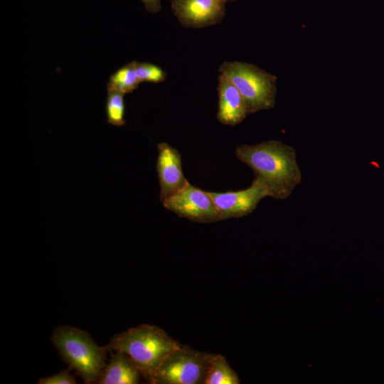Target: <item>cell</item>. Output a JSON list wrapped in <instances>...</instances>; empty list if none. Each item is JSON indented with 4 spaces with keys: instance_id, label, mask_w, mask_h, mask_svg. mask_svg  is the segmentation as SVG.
I'll use <instances>...</instances> for the list:
<instances>
[{
    "instance_id": "cell-18",
    "label": "cell",
    "mask_w": 384,
    "mask_h": 384,
    "mask_svg": "<svg viewBox=\"0 0 384 384\" xmlns=\"http://www.w3.org/2000/svg\"><path fill=\"white\" fill-rule=\"evenodd\" d=\"M228 1H236V0H228Z\"/></svg>"
},
{
    "instance_id": "cell-3",
    "label": "cell",
    "mask_w": 384,
    "mask_h": 384,
    "mask_svg": "<svg viewBox=\"0 0 384 384\" xmlns=\"http://www.w3.org/2000/svg\"><path fill=\"white\" fill-rule=\"evenodd\" d=\"M51 341L63 360L85 383H97L106 366L105 347L98 346L87 331L68 326H58Z\"/></svg>"
},
{
    "instance_id": "cell-11",
    "label": "cell",
    "mask_w": 384,
    "mask_h": 384,
    "mask_svg": "<svg viewBox=\"0 0 384 384\" xmlns=\"http://www.w3.org/2000/svg\"><path fill=\"white\" fill-rule=\"evenodd\" d=\"M104 368L98 384H137L142 376L134 362L126 353L114 351Z\"/></svg>"
},
{
    "instance_id": "cell-8",
    "label": "cell",
    "mask_w": 384,
    "mask_h": 384,
    "mask_svg": "<svg viewBox=\"0 0 384 384\" xmlns=\"http://www.w3.org/2000/svg\"><path fill=\"white\" fill-rule=\"evenodd\" d=\"M208 193L220 215L221 220L245 216L256 208L262 198L269 197L267 189L255 179L246 189Z\"/></svg>"
},
{
    "instance_id": "cell-15",
    "label": "cell",
    "mask_w": 384,
    "mask_h": 384,
    "mask_svg": "<svg viewBox=\"0 0 384 384\" xmlns=\"http://www.w3.org/2000/svg\"><path fill=\"white\" fill-rule=\"evenodd\" d=\"M136 72L140 83L144 81L159 83L166 78V73L160 67L146 62H137Z\"/></svg>"
},
{
    "instance_id": "cell-14",
    "label": "cell",
    "mask_w": 384,
    "mask_h": 384,
    "mask_svg": "<svg viewBox=\"0 0 384 384\" xmlns=\"http://www.w3.org/2000/svg\"><path fill=\"white\" fill-rule=\"evenodd\" d=\"M124 94L115 90H107L106 115L107 122L114 126H122L125 123Z\"/></svg>"
},
{
    "instance_id": "cell-16",
    "label": "cell",
    "mask_w": 384,
    "mask_h": 384,
    "mask_svg": "<svg viewBox=\"0 0 384 384\" xmlns=\"http://www.w3.org/2000/svg\"><path fill=\"white\" fill-rule=\"evenodd\" d=\"M38 384H75L74 377L68 371L62 370L58 373L41 378Z\"/></svg>"
},
{
    "instance_id": "cell-2",
    "label": "cell",
    "mask_w": 384,
    "mask_h": 384,
    "mask_svg": "<svg viewBox=\"0 0 384 384\" xmlns=\"http://www.w3.org/2000/svg\"><path fill=\"white\" fill-rule=\"evenodd\" d=\"M181 346L159 327L141 324L115 334L104 347L107 352L119 351L129 356L142 377L151 383L164 360Z\"/></svg>"
},
{
    "instance_id": "cell-13",
    "label": "cell",
    "mask_w": 384,
    "mask_h": 384,
    "mask_svg": "<svg viewBox=\"0 0 384 384\" xmlns=\"http://www.w3.org/2000/svg\"><path fill=\"white\" fill-rule=\"evenodd\" d=\"M136 65L137 61H132L114 73L107 82V90H115L124 95L135 90L140 83Z\"/></svg>"
},
{
    "instance_id": "cell-10",
    "label": "cell",
    "mask_w": 384,
    "mask_h": 384,
    "mask_svg": "<svg viewBox=\"0 0 384 384\" xmlns=\"http://www.w3.org/2000/svg\"><path fill=\"white\" fill-rule=\"evenodd\" d=\"M218 121L231 126L242 122L247 114L245 100L238 89L223 74L218 76Z\"/></svg>"
},
{
    "instance_id": "cell-12",
    "label": "cell",
    "mask_w": 384,
    "mask_h": 384,
    "mask_svg": "<svg viewBox=\"0 0 384 384\" xmlns=\"http://www.w3.org/2000/svg\"><path fill=\"white\" fill-rule=\"evenodd\" d=\"M237 373L220 354H210L204 384H239Z\"/></svg>"
},
{
    "instance_id": "cell-1",
    "label": "cell",
    "mask_w": 384,
    "mask_h": 384,
    "mask_svg": "<svg viewBox=\"0 0 384 384\" xmlns=\"http://www.w3.org/2000/svg\"><path fill=\"white\" fill-rule=\"evenodd\" d=\"M235 155L252 169L254 179L267 189L269 197L286 199L301 182L294 149L280 142L242 145L236 149Z\"/></svg>"
},
{
    "instance_id": "cell-17",
    "label": "cell",
    "mask_w": 384,
    "mask_h": 384,
    "mask_svg": "<svg viewBox=\"0 0 384 384\" xmlns=\"http://www.w3.org/2000/svg\"><path fill=\"white\" fill-rule=\"evenodd\" d=\"M145 9L150 13L155 14L160 11L161 0H141Z\"/></svg>"
},
{
    "instance_id": "cell-6",
    "label": "cell",
    "mask_w": 384,
    "mask_h": 384,
    "mask_svg": "<svg viewBox=\"0 0 384 384\" xmlns=\"http://www.w3.org/2000/svg\"><path fill=\"white\" fill-rule=\"evenodd\" d=\"M161 202L167 210L192 221L211 223L222 220L208 192L190 183Z\"/></svg>"
},
{
    "instance_id": "cell-4",
    "label": "cell",
    "mask_w": 384,
    "mask_h": 384,
    "mask_svg": "<svg viewBox=\"0 0 384 384\" xmlns=\"http://www.w3.org/2000/svg\"><path fill=\"white\" fill-rule=\"evenodd\" d=\"M241 93L247 114L271 109L275 104L276 76L255 65L239 61H225L219 67Z\"/></svg>"
},
{
    "instance_id": "cell-9",
    "label": "cell",
    "mask_w": 384,
    "mask_h": 384,
    "mask_svg": "<svg viewBox=\"0 0 384 384\" xmlns=\"http://www.w3.org/2000/svg\"><path fill=\"white\" fill-rule=\"evenodd\" d=\"M156 171L161 201L189 183L183 173L179 151L166 142L158 144Z\"/></svg>"
},
{
    "instance_id": "cell-5",
    "label": "cell",
    "mask_w": 384,
    "mask_h": 384,
    "mask_svg": "<svg viewBox=\"0 0 384 384\" xmlns=\"http://www.w3.org/2000/svg\"><path fill=\"white\" fill-rule=\"evenodd\" d=\"M210 353L181 346L171 353L156 372L153 384H204Z\"/></svg>"
},
{
    "instance_id": "cell-7",
    "label": "cell",
    "mask_w": 384,
    "mask_h": 384,
    "mask_svg": "<svg viewBox=\"0 0 384 384\" xmlns=\"http://www.w3.org/2000/svg\"><path fill=\"white\" fill-rule=\"evenodd\" d=\"M171 9L185 28H199L220 23L228 0H171Z\"/></svg>"
}]
</instances>
